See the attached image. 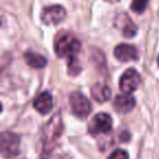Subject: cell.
<instances>
[{"label": "cell", "instance_id": "obj_6", "mask_svg": "<svg viewBox=\"0 0 159 159\" xmlns=\"http://www.w3.org/2000/svg\"><path fill=\"white\" fill-rule=\"evenodd\" d=\"M66 9L61 6H50L43 10L42 21L46 25H57L66 19Z\"/></svg>", "mask_w": 159, "mask_h": 159}, {"label": "cell", "instance_id": "obj_15", "mask_svg": "<svg viewBox=\"0 0 159 159\" xmlns=\"http://www.w3.org/2000/svg\"><path fill=\"white\" fill-rule=\"evenodd\" d=\"M108 159H129V154L123 149H116L111 152Z\"/></svg>", "mask_w": 159, "mask_h": 159}, {"label": "cell", "instance_id": "obj_18", "mask_svg": "<svg viewBox=\"0 0 159 159\" xmlns=\"http://www.w3.org/2000/svg\"><path fill=\"white\" fill-rule=\"evenodd\" d=\"M158 66H159V56H158Z\"/></svg>", "mask_w": 159, "mask_h": 159}, {"label": "cell", "instance_id": "obj_7", "mask_svg": "<svg viewBox=\"0 0 159 159\" xmlns=\"http://www.w3.org/2000/svg\"><path fill=\"white\" fill-rule=\"evenodd\" d=\"M20 139L13 133L3 132L1 134V152L3 156L11 157L19 154Z\"/></svg>", "mask_w": 159, "mask_h": 159}, {"label": "cell", "instance_id": "obj_13", "mask_svg": "<svg viewBox=\"0 0 159 159\" xmlns=\"http://www.w3.org/2000/svg\"><path fill=\"white\" fill-rule=\"evenodd\" d=\"M24 59L30 66L35 69H42L47 64L46 58L34 51H26L24 53Z\"/></svg>", "mask_w": 159, "mask_h": 159}, {"label": "cell", "instance_id": "obj_4", "mask_svg": "<svg viewBox=\"0 0 159 159\" xmlns=\"http://www.w3.org/2000/svg\"><path fill=\"white\" fill-rule=\"evenodd\" d=\"M112 129V119L108 113H97L91 120L89 125V131L91 134L97 135L100 133H108Z\"/></svg>", "mask_w": 159, "mask_h": 159}, {"label": "cell", "instance_id": "obj_10", "mask_svg": "<svg viewBox=\"0 0 159 159\" xmlns=\"http://www.w3.org/2000/svg\"><path fill=\"white\" fill-rule=\"evenodd\" d=\"M135 106V99L131 94H120L117 95L113 102V107L116 111L120 113H126L130 112Z\"/></svg>", "mask_w": 159, "mask_h": 159}, {"label": "cell", "instance_id": "obj_11", "mask_svg": "<svg viewBox=\"0 0 159 159\" xmlns=\"http://www.w3.org/2000/svg\"><path fill=\"white\" fill-rule=\"evenodd\" d=\"M53 107V99L52 96L48 92H43L40 93L34 100V108L42 115H47L52 110Z\"/></svg>", "mask_w": 159, "mask_h": 159}, {"label": "cell", "instance_id": "obj_3", "mask_svg": "<svg viewBox=\"0 0 159 159\" xmlns=\"http://www.w3.org/2000/svg\"><path fill=\"white\" fill-rule=\"evenodd\" d=\"M72 112L79 118H85L91 113L92 104L82 93L73 92L69 98Z\"/></svg>", "mask_w": 159, "mask_h": 159}, {"label": "cell", "instance_id": "obj_17", "mask_svg": "<svg viewBox=\"0 0 159 159\" xmlns=\"http://www.w3.org/2000/svg\"><path fill=\"white\" fill-rule=\"evenodd\" d=\"M107 1H111L112 2V1H119V0H107Z\"/></svg>", "mask_w": 159, "mask_h": 159}, {"label": "cell", "instance_id": "obj_1", "mask_svg": "<svg viewBox=\"0 0 159 159\" xmlns=\"http://www.w3.org/2000/svg\"><path fill=\"white\" fill-rule=\"evenodd\" d=\"M81 50V42L71 34H63L55 43V51L59 58L69 60L75 59V56Z\"/></svg>", "mask_w": 159, "mask_h": 159}, {"label": "cell", "instance_id": "obj_14", "mask_svg": "<svg viewBox=\"0 0 159 159\" xmlns=\"http://www.w3.org/2000/svg\"><path fill=\"white\" fill-rule=\"evenodd\" d=\"M147 3L148 0H133L132 5H131V9L135 13H143L146 10Z\"/></svg>", "mask_w": 159, "mask_h": 159}, {"label": "cell", "instance_id": "obj_5", "mask_svg": "<svg viewBox=\"0 0 159 159\" xmlns=\"http://www.w3.org/2000/svg\"><path fill=\"white\" fill-rule=\"evenodd\" d=\"M141 76L135 69H128L120 79L119 87L123 93L131 94L139 86Z\"/></svg>", "mask_w": 159, "mask_h": 159}, {"label": "cell", "instance_id": "obj_12", "mask_svg": "<svg viewBox=\"0 0 159 159\" xmlns=\"http://www.w3.org/2000/svg\"><path fill=\"white\" fill-rule=\"evenodd\" d=\"M92 97L97 102H108L111 98V89L104 83H96L91 89Z\"/></svg>", "mask_w": 159, "mask_h": 159}, {"label": "cell", "instance_id": "obj_16", "mask_svg": "<svg viewBox=\"0 0 159 159\" xmlns=\"http://www.w3.org/2000/svg\"><path fill=\"white\" fill-rule=\"evenodd\" d=\"M120 139L123 141V142H128L129 139H130V134H129L128 132L121 133V135H120Z\"/></svg>", "mask_w": 159, "mask_h": 159}, {"label": "cell", "instance_id": "obj_8", "mask_svg": "<svg viewBox=\"0 0 159 159\" xmlns=\"http://www.w3.org/2000/svg\"><path fill=\"white\" fill-rule=\"evenodd\" d=\"M115 26L122 32L124 37H133L137 33V26L126 13H120L115 20Z\"/></svg>", "mask_w": 159, "mask_h": 159}, {"label": "cell", "instance_id": "obj_9", "mask_svg": "<svg viewBox=\"0 0 159 159\" xmlns=\"http://www.w3.org/2000/svg\"><path fill=\"white\" fill-rule=\"evenodd\" d=\"M115 57L121 62H128L139 59V52L133 45L120 44L115 48Z\"/></svg>", "mask_w": 159, "mask_h": 159}, {"label": "cell", "instance_id": "obj_2", "mask_svg": "<svg viewBox=\"0 0 159 159\" xmlns=\"http://www.w3.org/2000/svg\"><path fill=\"white\" fill-rule=\"evenodd\" d=\"M63 125H62V119L59 113L55 115L48 123L46 124V128L44 130V146L45 149L52 147V144L60 137L62 134Z\"/></svg>", "mask_w": 159, "mask_h": 159}]
</instances>
